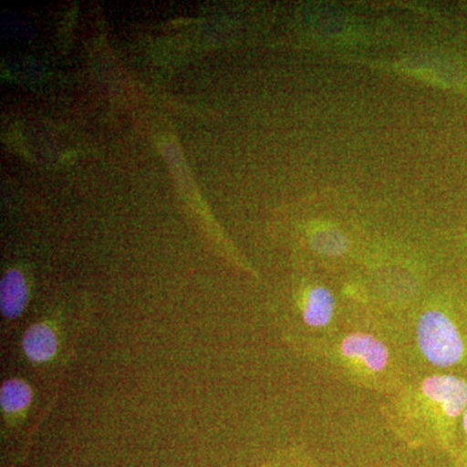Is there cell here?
<instances>
[{"label":"cell","mask_w":467,"mask_h":467,"mask_svg":"<svg viewBox=\"0 0 467 467\" xmlns=\"http://www.w3.org/2000/svg\"><path fill=\"white\" fill-rule=\"evenodd\" d=\"M418 344L425 358L439 368L459 364L465 353V343L459 328L447 315L429 310L418 322Z\"/></svg>","instance_id":"cell-1"},{"label":"cell","mask_w":467,"mask_h":467,"mask_svg":"<svg viewBox=\"0 0 467 467\" xmlns=\"http://www.w3.org/2000/svg\"><path fill=\"white\" fill-rule=\"evenodd\" d=\"M427 399L441 407L448 420L462 417L467 409V382L454 376H432L422 384Z\"/></svg>","instance_id":"cell-2"},{"label":"cell","mask_w":467,"mask_h":467,"mask_svg":"<svg viewBox=\"0 0 467 467\" xmlns=\"http://www.w3.org/2000/svg\"><path fill=\"white\" fill-rule=\"evenodd\" d=\"M342 352L346 358H358L374 371L383 370L389 364V353L380 340L371 335L355 333L344 339Z\"/></svg>","instance_id":"cell-3"},{"label":"cell","mask_w":467,"mask_h":467,"mask_svg":"<svg viewBox=\"0 0 467 467\" xmlns=\"http://www.w3.org/2000/svg\"><path fill=\"white\" fill-rule=\"evenodd\" d=\"M23 349L26 358L36 364H47L57 358L58 337L48 322L34 324L27 328L23 337Z\"/></svg>","instance_id":"cell-4"},{"label":"cell","mask_w":467,"mask_h":467,"mask_svg":"<svg viewBox=\"0 0 467 467\" xmlns=\"http://www.w3.org/2000/svg\"><path fill=\"white\" fill-rule=\"evenodd\" d=\"M27 297H29V292H27L26 276L20 270H8L0 282L2 315L9 319L20 317L26 308Z\"/></svg>","instance_id":"cell-5"},{"label":"cell","mask_w":467,"mask_h":467,"mask_svg":"<svg viewBox=\"0 0 467 467\" xmlns=\"http://www.w3.org/2000/svg\"><path fill=\"white\" fill-rule=\"evenodd\" d=\"M335 310L333 294L326 287H316L309 292L304 308V321L310 327H324L330 324Z\"/></svg>","instance_id":"cell-6"},{"label":"cell","mask_w":467,"mask_h":467,"mask_svg":"<svg viewBox=\"0 0 467 467\" xmlns=\"http://www.w3.org/2000/svg\"><path fill=\"white\" fill-rule=\"evenodd\" d=\"M32 398L33 393L29 384L18 378L5 380L0 389V407L3 413L7 416L24 413L29 408Z\"/></svg>","instance_id":"cell-7"},{"label":"cell","mask_w":467,"mask_h":467,"mask_svg":"<svg viewBox=\"0 0 467 467\" xmlns=\"http://www.w3.org/2000/svg\"><path fill=\"white\" fill-rule=\"evenodd\" d=\"M462 430H463V432H465V434L467 435V409L465 410V413H463V416H462Z\"/></svg>","instance_id":"cell-8"}]
</instances>
